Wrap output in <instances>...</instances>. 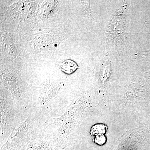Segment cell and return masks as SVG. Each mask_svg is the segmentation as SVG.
Here are the masks:
<instances>
[{
    "label": "cell",
    "instance_id": "7a4b0ae2",
    "mask_svg": "<svg viewBox=\"0 0 150 150\" xmlns=\"http://www.w3.org/2000/svg\"><path fill=\"white\" fill-rule=\"evenodd\" d=\"M1 123L2 129L5 131L6 130L8 125L11 124L12 121L11 118H13V113L11 109L9 104L7 103L5 99H4L1 96Z\"/></svg>",
    "mask_w": 150,
    "mask_h": 150
},
{
    "label": "cell",
    "instance_id": "52a82bcc",
    "mask_svg": "<svg viewBox=\"0 0 150 150\" xmlns=\"http://www.w3.org/2000/svg\"><path fill=\"white\" fill-rule=\"evenodd\" d=\"M45 144L40 142H35L30 143L25 150H42Z\"/></svg>",
    "mask_w": 150,
    "mask_h": 150
},
{
    "label": "cell",
    "instance_id": "6da1fadb",
    "mask_svg": "<svg viewBox=\"0 0 150 150\" xmlns=\"http://www.w3.org/2000/svg\"><path fill=\"white\" fill-rule=\"evenodd\" d=\"M31 133L29 121L26 120L13 131L1 150H23L30 144L29 143L31 140Z\"/></svg>",
    "mask_w": 150,
    "mask_h": 150
},
{
    "label": "cell",
    "instance_id": "9c48e42d",
    "mask_svg": "<svg viewBox=\"0 0 150 150\" xmlns=\"http://www.w3.org/2000/svg\"><path fill=\"white\" fill-rule=\"evenodd\" d=\"M42 150H62L60 149L59 147L56 146L54 145L44 144Z\"/></svg>",
    "mask_w": 150,
    "mask_h": 150
},
{
    "label": "cell",
    "instance_id": "3957f363",
    "mask_svg": "<svg viewBox=\"0 0 150 150\" xmlns=\"http://www.w3.org/2000/svg\"><path fill=\"white\" fill-rule=\"evenodd\" d=\"M58 87L53 83H47L44 85L41 90L40 94V100L41 103H45L51 99L56 94Z\"/></svg>",
    "mask_w": 150,
    "mask_h": 150
},
{
    "label": "cell",
    "instance_id": "ba28073f",
    "mask_svg": "<svg viewBox=\"0 0 150 150\" xmlns=\"http://www.w3.org/2000/svg\"><path fill=\"white\" fill-rule=\"evenodd\" d=\"M94 141L97 144L101 146L106 143V138L103 134L98 135L95 136Z\"/></svg>",
    "mask_w": 150,
    "mask_h": 150
},
{
    "label": "cell",
    "instance_id": "277c9868",
    "mask_svg": "<svg viewBox=\"0 0 150 150\" xmlns=\"http://www.w3.org/2000/svg\"><path fill=\"white\" fill-rule=\"evenodd\" d=\"M3 80L11 93L16 96H18L19 94V84L17 81L10 74H4L3 76Z\"/></svg>",
    "mask_w": 150,
    "mask_h": 150
},
{
    "label": "cell",
    "instance_id": "8992f818",
    "mask_svg": "<svg viewBox=\"0 0 150 150\" xmlns=\"http://www.w3.org/2000/svg\"><path fill=\"white\" fill-rule=\"evenodd\" d=\"M106 129L104 124H96L91 127L90 130L91 135L96 136L98 135L104 134L106 133Z\"/></svg>",
    "mask_w": 150,
    "mask_h": 150
},
{
    "label": "cell",
    "instance_id": "5b68a950",
    "mask_svg": "<svg viewBox=\"0 0 150 150\" xmlns=\"http://www.w3.org/2000/svg\"><path fill=\"white\" fill-rule=\"evenodd\" d=\"M60 67L62 71L67 74H72L79 68L76 63L70 59L62 62L60 64Z\"/></svg>",
    "mask_w": 150,
    "mask_h": 150
}]
</instances>
